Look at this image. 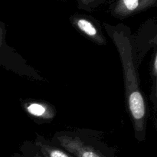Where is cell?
<instances>
[{
    "label": "cell",
    "instance_id": "obj_5",
    "mask_svg": "<svg viewBox=\"0 0 157 157\" xmlns=\"http://www.w3.org/2000/svg\"><path fill=\"white\" fill-rule=\"evenodd\" d=\"M70 21L78 32L92 42L101 46L107 44V38L102 27L94 18L81 14H75L70 17Z\"/></svg>",
    "mask_w": 157,
    "mask_h": 157
},
{
    "label": "cell",
    "instance_id": "obj_7",
    "mask_svg": "<svg viewBox=\"0 0 157 157\" xmlns=\"http://www.w3.org/2000/svg\"><path fill=\"white\" fill-rule=\"evenodd\" d=\"M156 2L157 0H116L110 12L114 18L124 19L153 7Z\"/></svg>",
    "mask_w": 157,
    "mask_h": 157
},
{
    "label": "cell",
    "instance_id": "obj_4",
    "mask_svg": "<svg viewBox=\"0 0 157 157\" xmlns=\"http://www.w3.org/2000/svg\"><path fill=\"white\" fill-rule=\"evenodd\" d=\"M132 39L136 58L142 64L150 51L157 47L156 20L150 19L144 23L136 33L132 34Z\"/></svg>",
    "mask_w": 157,
    "mask_h": 157
},
{
    "label": "cell",
    "instance_id": "obj_1",
    "mask_svg": "<svg viewBox=\"0 0 157 157\" xmlns=\"http://www.w3.org/2000/svg\"><path fill=\"white\" fill-rule=\"evenodd\" d=\"M103 27L116 47L121 59L126 110L131 121L134 137L138 142H144L147 137L149 110L147 98L141 87V64L135 53L133 33L130 28L123 23L111 25L104 22Z\"/></svg>",
    "mask_w": 157,
    "mask_h": 157
},
{
    "label": "cell",
    "instance_id": "obj_8",
    "mask_svg": "<svg viewBox=\"0 0 157 157\" xmlns=\"http://www.w3.org/2000/svg\"><path fill=\"white\" fill-rule=\"evenodd\" d=\"M32 143L43 157H74L66 150L54 144L51 140L38 133Z\"/></svg>",
    "mask_w": 157,
    "mask_h": 157
},
{
    "label": "cell",
    "instance_id": "obj_11",
    "mask_svg": "<svg viewBox=\"0 0 157 157\" xmlns=\"http://www.w3.org/2000/svg\"><path fill=\"white\" fill-rule=\"evenodd\" d=\"M96 0H79V3L85 9H90L95 4Z\"/></svg>",
    "mask_w": 157,
    "mask_h": 157
},
{
    "label": "cell",
    "instance_id": "obj_6",
    "mask_svg": "<svg viewBox=\"0 0 157 157\" xmlns=\"http://www.w3.org/2000/svg\"><path fill=\"white\" fill-rule=\"evenodd\" d=\"M21 106L26 114L37 124L50 123L56 117L55 106L43 100H21Z\"/></svg>",
    "mask_w": 157,
    "mask_h": 157
},
{
    "label": "cell",
    "instance_id": "obj_2",
    "mask_svg": "<svg viewBox=\"0 0 157 157\" xmlns=\"http://www.w3.org/2000/svg\"><path fill=\"white\" fill-rule=\"evenodd\" d=\"M51 140L74 157H120L104 140V133L90 128L58 131Z\"/></svg>",
    "mask_w": 157,
    "mask_h": 157
},
{
    "label": "cell",
    "instance_id": "obj_3",
    "mask_svg": "<svg viewBox=\"0 0 157 157\" xmlns=\"http://www.w3.org/2000/svg\"><path fill=\"white\" fill-rule=\"evenodd\" d=\"M0 67L12 73L34 81H46L41 74L29 64L27 61L15 50L9 45L6 41V29L0 21Z\"/></svg>",
    "mask_w": 157,
    "mask_h": 157
},
{
    "label": "cell",
    "instance_id": "obj_10",
    "mask_svg": "<svg viewBox=\"0 0 157 157\" xmlns=\"http://www.w3.org/2000/svg\"><path fill=\"white\" fill-rule=\"evenodd\" d=\"M10 157H43L38 153L32 141L26 140L20 147L18 152Z\"/></svg>",
    "mask_w": 157,
    "mask_h": 157
},
{
    "label": "cell",
    "instance_id": "obj_9",
    "mask_svg": "<svg viewBox=\"0 0 157 157\" xmlns=\"http://www.w3.org/2000/svg\"><path fill=\"white\" fill-rule=\"evenodd\" d=\"M150 74L151 78V89H150V101L153 110L154 124L156 127V110H157V47L153 49L151 61L150 64Z\"/></svg>",
    "mask_w": 157,
    "mask_h": 157
}]
</instances>
